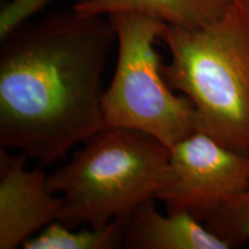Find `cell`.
I'll list each match as a JSON object with an SVG mask.
<instances>
[{
	"mask_svg": "<svg viewBox=\"0 0 249 249\" xmlns=\"http://www.w3.org/2000/svg\"><path fill=\"white\" fill-rule=\"evenodd\" d=\"M0 40V147L48 166L107 127L103 71L116 42L107 15L71 7Z\"/></svg>",
	"mask_w": 249,
	"mask_h": 249,
	"instance_id": "cell-1",
	"label": "cell"
},
{
	"mask_svg": "<svg viewBox=\"0 0 249 249\" xmlns=\"http://www.w3.org/2000/svg\"><path fill=\"white\" fill-rule=\"evenodd\" d=\"M165 80L191 101L196 128L249 154V5L235 0L198 29L167 26Z\"/></svg>",
	"mask_w": 249,
	"mask_h": 249,
	"instance_id": "cell-2",
	"label": "cell"
},
{
	"mask_svg": "<svg viewBox=\"0 0 249 249\" xmlns=\"http://www.w3.org/2000/svg\"><path fill=\"white\" fill-rule=\"evenodd\" d=\"M170 148L145 134L105 127L48 177L62 198L58 220L68 227H102L126 220L156 200L169 172Z\"/></svg>",
	"mask_w": 249,
	"mask_h": 249,
	"instance_id": "cell-3",
	"label": "cell"
},
{
	"mask_svg": "<svg viewBox=\"0 0 249 249\" xmlns=\"http://www.w3.org/2000/svg\"><path fill=\"white\" fill-rule=\"evenodd\" d=\"M107 17L116 35L118 58L103 98L105 124L136 130L171 148L197 128L191 101L176 95L164 77L156 44L167 24L129 12Z\"/></svg>",
	"mask_w": 249,
	"mask_h": 249,
	"instance_id": "cell-4",
	"label": "cell"
},
{
	"mask_svg": "<svg viewBox=\"0 0 249 249\" xmlns=\"http://www.w3.org/2000/svg\"><path fill=\"white\" fill-rule=\"evenodd\" d=\"M248 183L249 154L196 130L170 148L167 178L156 200L169 213L205 223Z\"/></svg>",
	"mask_w": 249,
	"mask_h": 249,
	"instance_id": "cell-5",
	"label": "cell"
},
{
	"mask_svg": "<svg viewBox=\"0 0 249 249\" xmlns=\"http://www.w3.org/2000/svg\"><path fill=\"white\" fill-rule=\"evenodd\" d=\"M27 155L0 147V249H15L58 220L62 198L48 177L28 169Z\"/></svg>",
	"mask_w": 249,
	"mask_h": 249,
	"instance_id": "cell-6",
	"label": "cell"
},
{
	"mask_svg": "<svg viewBox=\"0 0 249 249\" xmlns=\"http://www.w3.org/2000/svg\"><path fill=\"white\" fill-rule=\"evenodd\" d=\"M155 201L144 202L127 219L124 248L230 249L205 223L186 213H160Z\"/></svg>",
	"mask_w": 249,
	"mask_h": 249,
	"instance_id": "cell-7",
	"label": "cell"
},
{
	"mask_svg": "<svg viewBox=\"0 0 249 249\" xmlns=\"http://www.w3.org/2000/svg\"><path fill=\"white\" fill-rule=\"evenodd\" d=\"M235 0H79L73 8L85 15L129 12L157 18L167 26L198 29L219 18Z\"/></svg>",
	"mask_w": 249,
	"mask_h": 249,
	"instance_id": "cell-8",
	"label": "cell"
},
{
	"mask_svg": "<svg viewBox=\"0 0 249 249\" xmlns=\"http://www.w3.org/2000/svg\"><path fill=\"white\" fill-rule=\"evenodd\" d=\"M126 220L75 230L59 220L49 224L22 245L24 249H116L124 247Z\"/></svg>",
	"mask_w": 249,
	"mask_h": 249,
	"instance_id": "cell-9",
	"label": "cell"
},
{
	"mask_svg": "<svg viewBox=\"0 0 249 249\" xmlns=\"http://www.w3.org/2000/svg\"><path fill=\"white\" fill-rule=\"evenodd\" d=\"M209 229L230 248L249 241V183L240 194L227 202L205 222Z\"/></svg>",
	"mask_w": 249,
	"mask_h": 249,
	"instance_id": "cell-10",
	"label": "cell"
},
{
	"mask_svg": "<svg viewBox=\"0 0 249 249\" xmlns=\"http://www.w3.org/2000/svg\"><path fill=\"white\" fill-rule=\"evenodd\" d=\"M51 0H2L0 12V39L18 26L29 20Z\"/></svg>",
	"mask_w": 249,
	"mask_h": 249,
	"instance_id": "cell-11",
	"label": "cell"
},
{
	"mask_svg": "<svg viewBox=\"0 0 249 249\" xmlns=\"http://www.w3.org/2000/svg\"><path fill=\"white\" fill-rule=\"evenodd\" d=\"M245 1H246V2H247V4L249 5V0H245Z\"/></svg>",
	"mask_w": 249,
	"mask_h": 249,
	"instance_id": "cell-12",
	"label": "cell"
}]
</instances>
